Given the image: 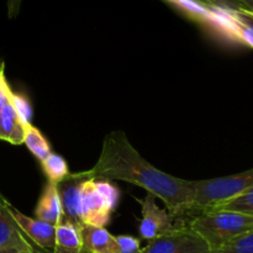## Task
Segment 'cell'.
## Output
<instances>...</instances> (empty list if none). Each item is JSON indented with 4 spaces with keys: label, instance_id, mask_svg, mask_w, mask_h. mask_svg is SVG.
Instances as JSON below:
<instances>
[{
    "label": "cell",
    "instance_id": "1",
    "mask_svg": "<svg viewBox=\"0 0 253 253\" xmlns=\"http://www.w3.org/2000/svg\"><path fill=\"white\" fill-rule=\"evenodd\" d=\"M89 173L94 179L123 180L141 187L162 200L174 219H179L189 209V182L162 172L147 162L124 131H111L105 136L100 156Z\"/></svg>",
    "mask_w": 253,
    "mask_h": 253
},
{
    "label": "cell",
    "instance_id": "2",
    "mask_svg": "<svg viewBox=\"0 0 253 253\" xmlns=\"http://www.w3.org/2000/svg\"><path fill=\"white\" fill-rule=\"evenodd\" d=\"M188 182L192 192L190 205L189 209L180 216L183 219L187 216V220L202 212L209 211L217 205L234 199L237 195L252 188L253 168L234 175L204 180H188Z\"/></svg>",
    "mask_w": 253,
    "mask_h": 253
},
{
    "label": "cell",
    "instance_id": "3",
    "mask_svg": "<svg viewBox=\"0 0 253 253\" xmlns=\"http://www.w3.org/2000/svg\"><path fill=\"white\" fill-rule=\"evenodd\" d=\"M182 222L207 242L210 251L221 249L253 230V216L226 210L202 212Z\"/></svg>",
    "mask_w": 253,
    "mask_h": 253
},
{
    "label": "cell",
    "instance_id": "4",
    "mask_svg": "<svg viewBox=\"0 0 253 253\" xmlns=\"http://www.w3.org/2000/svg\"><path fill=\"white\" fill-rule=\"evenodd\" d=\"M120 192L109 180L89 178L81 190V216L83 225L104 227L116 209Z\"/></svg>",
    "mask_w": 253,
    "mask_h": 253
},
{
    "label": "cell",
    "instance_id": "5",
    "mask_svg": "<svg viewBox=\"0 0 253 253\" xmlns=\"http://www.w3.org/2000/svg\"><path fill=\"white\" fill-rule=\"evenodd\" d=\"M177 220V219H175ZM207 242L198 236L184 222L177 220V226L170 231L148 241L140 253H209Z\"/></svg>",
    "mask_w": 253,
    "mask_h": 253
},
{
    "label": "cell",
    "instance_id": "6",
    "mask_svg": "<svg viewBox=\"0 0 253 253\" xmlns=\"http://www.w3.org/2000/svg\"><path fill=\"white\" fill-rule=\"evenodd\" d=\"M210 21L224 36L253 49V12L214 7Z\"/></svg>",
    "mask_w": 253,
    "mask_h": 253
},
{
    "label": "cell",
    "instance_id": "7",
    "mask_svg": "<svg viewBox=\"0 0 253 253\" xmlns=\"http://www.w3.org/2000/svg\"><path fill=\"white\" fill-rule=\"evenodd\" d=\"M141 205L142 219L140 222V235L143 240L156 239L177 226V220L168 212L167 209H161L156 204V197L147 193L145 198L137 199Z\"/></svg>",
    "mask_w": 253,
    "mask_h": 253
},
{
    "label": "cell",
    "instance_id": "8",
    "mask_svg": "<svg viewBox=\"0 0 253 253\" xmlns=\"http://www.w3.org/2000/svg\"><path fill=\"white\" fill-rule=\"evenodd\" d=\"M93 178L89 170L69 173L62 182L57 184L63 210V220L81 227L83 225L81 216V190L84 182Z\"/></svg>",
    "mask_w": 253,
    "mask_h": 253
},
{
    "label": "cell",
    "instance_id": "9",
    "mask_svg": "<svg viewBox=\"0 0 253 253\" xmlns=\"http://www.w3.org/2000/svg\"><path fill=\"white\" fill-rule=\"evenodd\" d=\"M11 214L20 229L32 245L39 246L41 251L52 253L56 246V226L37 217H30L11 205Z\"/></svg>",
    "mask_w": 253,
    "mask_h": 253
},
{
    "label": "cell",
    "instance_id": "10",
    "mask_svg": "<svg viewBox=\"0 0 253 253\" xmlns=\"http://www.w3.org/2000/svg\"><path fill=\"white\" fill-rule=\"evenodd\" d=\"M9 247L36 251L31 241L15 221L11 214V204L0 193V249Z\"/></svg>",
    "mask_w": 253,
    "mask_h": 253
},
{
    "label": "cell",
    "instance_id": "11",
    "mask_svg": "<svg viewBox=\"0 0 253 253\" xmlns=\"http://www.w3.org/2000/svg\"><path fill=\"white\" fill-rule=\"evenodd\" d=\"M81 236L83 250L88 253H120L115 236L105 227L82 225Z\"/></svg>",
    "mask_w": 253,
    "mask_h": 253
},
{
    "label": "cell",
    "instance_id": "12",
    "mask_svg": "<svg viewBox=\"0 0 253 253\" xmlns=\"http://www.w3.org/2000/svg\"><path fill=\"white\" fill-rule=\"evenodd\" d=\"M35 215L37 219L43 220L52 225H58L63 219V210H62L61 198H59L57 184L48 182L43 188L39 203H37Z\"/></svg>",
    "mask_w": 253,
    "mask_h": 253
},
{
    "label": "cell",
    "instance_id": "13",
    "mask_svg": "<svg viewBox=\"0 0 253 253\" xmlns=\"http://www.w3.org/2000/svg\"><path fill=\"white\" fill-rule=\"evenodd\" d=\"M82 251L81 227L62 219L56 225V246L52 253H81Z\"/></svg>",
    "mask_w": 253,
    "mask_h": 253
},
{
    "label": "cell",
    "instance_id": "14",
    "mask_svg": "<svg viewBox=\"0 0 253 253\" xmlns=\"http://www.w3.org/2000/svg\"><path fill=\"white\" fill-rule=\"evenodd\" d=\"M0 140H5L12 145H21L24 143L25 128L24 124L20 121L11 101L6 103L0 116Z\"/></svg>",
    "mask_w": 253,
    "mask_h": 253
},
{
    "label": "cell",
    "instance_id": "15",
    "mask_svg": "<svg viewBox=\"0 0 253 253\" xmlns=\"http://www.w3.org/2000/svg\"><path fill=\"white\" fill-rule=\"evenodd\" d=\"M25 136H24V143L26 147L29 148L30 152L42 162L44 158L48 157L52 153L51 146H49L48 141L44 138L41 131L39 128L35 127L32 124H25Z\"/></svg>",
    "mask_w": 253,
    "mask_h": 253
},
{
    "label": "cell",
    "instance_id": "16",
    "mask_svg": "<svg viewBox=\"0 0 253 253\" xmlns=\"http://www.w3.org/2000/svg\"><path fill=\"white\" fill-rule=\"evenodd\" d=\"M41 166L44 174L48 177V182L54 183V184H58L69 174L68 165L64 158L56 153H51L48 157L44 158L41 162Z\"/></svg>",
    "mask_w": 253,
    "mask_h": 253
},
{
    "label": "cell",
    "instance_id": "17",
    "mask_svg": "<svg viewBox=\"0 0 253 253\" xmlns=\"http://www.w3.org/2000/svg\"><path fill=\"white\" fill-rule=\"evenodd\" d=\"M214 210H226V211H235L253 216V187L242 194L237 195L234 199L227 200V202L217 205L209 211H214Z\"/></svg>",
    "mask_w": 253,
    "mask_h": 253
},
{
    "label": "cell",
    "instance_id": "18",
    "mask_svg": "<svg viewBox=\"0 0 253 253\" xmlns=\"http://www.w3.org/2000/svg\"><path fill=\"white\" fill-rule=\"evenodd\" d=\"M209 253H253V230L232 240L221 249Z\"/></svg>",
    "mask_w": 253,
    "mask_h": 253
},
{
    "label": "cell",
    "instance_id": "19",
    "mask_svg": "<svg viewBox=\"0 0 253 253\" xmlns=\"http://www.w3.org/2000/svg\"><path fill=\"white\" fill-rule=\"evenodd\" d=\"M10 101H11L12 106H14L20 121H21L24 125L25 124H31L32 106L31 104H30V101L27 100V98L11 91V94H10Z\"/></svg>",
    "mask_w": 253,
    "mask_h": 253
},
{
    "label": "cell",
    "instance_id": "20",
    "mask_svg": "<svg viewBox=\"0 0 253 253\" xmlns=\"http://www.w3.org/2000/svg\"><path fill=\"white\" fill-rule=\"evenodd\" d=\"M115 239L120 253H140L141 242L136 237L121 235V236H115Z\"/></svg>",
    "mask_w": 253,
    "mask_h": 253
},
{
    "label": "cell",
    "instance_id": "21",
    "mask_svg": "<svg viewBox=\"0 0 253 253\" xmlns=\"http://www.w3.org/2000/svg\"><path fill=\"white\" fill-rule=\"evenodd\" d=\"M11 91L12 90L10 89L9 83L6 81V77H5L4 64H1L0 66V116H1L2 109H4V106L9 101ZM0 138H1V135H0Z\"/></svg>",
    "mask_w": 253,
    "mask_h": 253
},
{
    "label": "cell",
    "instance_id": "22",
    "mask_svg": "<svg viewBox=\"0 0 253 253\" xmlns=\"http://www.w3.org/2000/svg\"><path fill=\"white\" fill-rule=\"evenodd\" d=\"M203 4L211 7H220L226 10H246L239 0H200Z\"/></svg>",
    "mask_w": 253,
    "mask_h": 253
},
{
    "label": "cell",
    "instance_id": "23",
    "mask_svg": "<svg viewBox=\"0 0 253 253\" xmlns=\"http://www.w3.org/2000/svg\"><path fill=\"white\" fill-rule=\"evenodd\" d=\"M21 0H7V14L10 19H14L20 11Z\"/></svg>",
    "mask_w": 253,
    "mask_h": 253
},
{
    "label": "cell",
    "instance_id": "24",
    "mask_svg": "<svg viewBox=\"0 0 253 253\" xmlns=\"http://www.w3.org/2000/svg\"><path fill=\"white\" fill-rule=\"evenodd\" d=\"M0 253H47L43 251H27V250L15 249V247H9V249H0Z\"/></svg>",
    "mask_w": 253,
    "mask_h": 253
},
{
    "label": "cell",
    "instance_id": "25",
    "mask_svg": "<svg viewBox=\"0 0 253 253\" xmlns=\"http://www.w3.org/2000/svg\"><path fill=\"white\" fill-rule=\"evenodd\" d=\"M239 1L244 5L247 11L253 12V0H239Z\"/></svg>",
    "mask_w": 253,
    "mask_h": 253
},
{
    "label": "cell",
    "instance_id": "26",
    "mask_svg": "<svg viewBox=\"0 0 253 253\" xmlns=\"http://www.w3.org/2000/svg\"><path fill=\"white\" fill-rule=\"evenodd\" d=\"M81 253H88V252H85V251H84V250H83V251H82Z\"/></svg>",
    "mask_w": 253,
    "mask_h": 253
},
{
    "label": "cell",
    "instance_id": "27",
    "mask_svg": "<svg viewBox=\"0 0 253 253\" xmlns=\"http://www.w3.org/2000/svg\"><path fill=\"white\" fill-rule=\"evenodd\" d=\"M195 1H200V0H195ZM200 2H202V1H200ZM202 4H203V2H202ZM205 5V4H204Z\"/></svg>",
    "mask_w": 253,
    "mask_h": 253
}]
</instances>
